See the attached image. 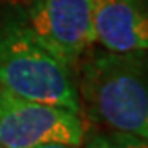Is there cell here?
Returning <instances> with one entry per match:
<instances>
[{
  "label": "cell",
  "mask_w": 148,
  "mask_h": 148,
  "mask_svg": "<svg viewBox=\"0 0 148 148\" xmlns=\"http://www.w3.org/2000/svg\"><path fill=\"white\" fill-rule=\"evenodd\" d=\"M81 110L110 132L148 142V54L94 49L77 66Z\"/></svg>",
  "instance_id": "cell-1"
},
{
  "label": "cell",
  "mask_w": 148,
  "mask_h": 148,
  "mask_svg": "<svg viewBox=\"0 0 148 148\" xmlns=\"http://www.w3.org/2000/svg\"><path fill=\"white\" fill-rule=\"evenodd\" d=\"M0 89L20 99L81 112L74 71L33 36L20 15L0 27Z\"/></svg>",
  "instance_id": "cell-2"
},
{
  "label": "cell",
  "mask_w": 148,
  "mask_h": 148,
  "mask_svg": "<svg viewBox=\"0 0 148 148\" xmlns=\"http://www.w3.org/2000/svg\"><path fill=\"white\" fill-rule=\"evenodd\" d=\"M18 15L33 36L71 71H77L95 43L92 0H25Z\"/></svg>",
  "instance_id": "cell-3"
},
{
  "label": "cell",
  "mask_w": 148,
  "mask_h": 148,
  "mask_svg": "<svg viewBox=\"0 0 148 148\" xmlns=\"http://www.w3.org/2000/svg\"><path fill=\"white\" fill-rule=\"evenodd\" d=\"M46 143L82 147L84 125L79 114L51 104L20 99L0 89V145L35 148Z\"/></svg>",
  "instance_id": "cell-4"
},
{
  "label": "cell",
  "mask_w": 148,
  "mask_h": 148,
  "mask_svg": "<svg viewBox=\"0 0 148 148\" xmlns=\"http://www.w3.org/2000/svg\"><path fill=\"white\" fill-rule=\"evenodd\" d=\"M92 23L107 51H148V0H92Z\"/></svg>",
  "instance_id": "cell-5"
},
{
  "label": "cell",
  "mask_w": 148,
  "mask_h": 148,
  "mask_svg": "<svg viewBox=\"0 0 148 148\" xmlns=\"http://www.w3.org/2000/svg\"><path fill=\"white\" fill-rule=\"evenodd\" d=\"M104 138H106L109 148H148V142L132 137V135H125V133L110 132L109 137Z\"/></svg>",
  "instance_id": "cell-6"
},
{
  "label": "cell",
  "mask_w": 148,
  "mask_h": 148,
  "mask_svg": "<svg viewBox=\"0 0 148 148\" xmlns=\"http://www.w3.org/2000/svg\"><path fill=\"white\" fill-rule=\"evenodd\" d=\"M84 148H109V147H107L106 138L104 137H97V138H94V140H90Z\"/></svg>",
  "instance_id": "cell-7"
},
{
  "label": "cell",
  "mask_w": 148,
  "mask_h": 148,
  "mask_svg": "<svg viewBox=\"0 0 148 148\" xmlns=\"http://www.w3.org/2000/svg\"><path fill=\"white\" fill-rule=\"evenodd\" d=\"M35 148H81L77 145H69V143H46V145H40Z\"/></svg>",
  "instance_id": "cell-8"
},
{
  "label": "cell",
  "mask_w": 148,
  "mask_h": 148,
  "mask_svg": "<svg viewBox=\"0 0 148 148\" xmlns=\"http://www.w3.org/2000/svg\"><path fill=\"white\" fill-rule=\"evenodd\" d=\"M0 148H5V147H2V145H0Z\"/></svg>",
  "instance_id": "cell-9"
}]
</instances>
